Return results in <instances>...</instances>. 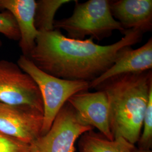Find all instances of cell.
<instances>
[{"mask_svg": "<svg viewBox=\"0 0 152 152\" xmlns=\"http://www.w3.org/2000/svg\"><path fill=\"white\" fill-rule=\"evenodd\" d=\"M142 34L137 29H127L120 41L102 46L91 37L82 40L68 38L59 29L41 31L27 57L51 76L90 82L113 64L122 49L140 42Z\"/></svg>", "mask_w": 152, "mask_h": 152, "instance_id": "cell-1", "label": "cell"}, {"mask_svg": "<svg viewBox=\"0 0 152 152\" xmlns=\"http://www.w3.org/2000/svg\"><path fill=\"white\" fill-rule=\"evenodd\" d=\"M95 89L103 90L107 95L109 127L113 139L121 137L135 145L141 136L152 92V70L115 76Z\"/></svg>", "mask_w": 152, "mask_h": 152, "instance_id": "cell-2", "label": "cell"}, {"mask_svg": "<svg viewBox=\"0 0 152 152\" xmlns=\"http://www.w3.org/2000/svg\"><path fill=\"white\" fill-rule=\"evenodd\" d=\"M75 2L70 17L55 20L54 23V28L64 29L67 33V37L82 40L89 36L100 41L110 36L115 30L124 34L126 30L112 16L108 0Z\"/></svg>", "mask_w": 152, "mask_h": 152, "instance_id": "cell-3", "label": "cell"}, {"mask_svg": "<svg viewBox=\"0 0 152 152\" xmlns=\"http://www.w3.org/2000/svg\"><path fill=\"white\" fill-rule=\"evenodd\" d=\"M16 64L31 76L41 92L44 105L41 135L49 131L60 109L72 96L78 92L87 91L90 88V82L66 80L50 75L39 69L24 55L19 57Z\"/></svg>", "mask_w": 152, "mask_h": 152, "instance_id": "cell-4", "label": "cell"}, {"mask_svg": "<svg viewBox=\"0 0 152 152\" xmlns=\"http://www.w3.org/2000/svg\"><path fill=\"white\" fill-rule=\"evenodd\" d=\"M94 130L79 121L68 102L60 109L49 131L30 144V152H76L75 142L82 135Z\"/></svg>", "mask_w": 152, "mask_h": 152, "instance_id": "cell-5", "label": "cell"}, {"mask_svg": "<svg viewBox=\"0 0 152 152\" xmlns=\"http://www.w3.org/2000/svg\"><path fill=\"white\" fill-rule=\"evenodd\" d=\"M0 102L29 105L44 112L42 98L37 84L12 61L0 60Z\"/></svg>", "mask_w": 152, "mask_h": 152, "instance_id": "cell-6", "label": "cell"}, {"mask_svg": "<svg viewBox=\"0 0 152 152\" xmlns=\"http://www.w3.org/2000/svg\"><path fill=\"white\" fill-rule=\"evenodd\" d=\"M44 112L25 105L0 102V132L31 144L41 135Z\"/></svg>", "mask_w": 152, "mask_h": 152, "instance_id": "cell-7", "label": "cell"}, {"mask_svg": "<svg viewBox=\"0 0 152 152\" xmlns=\"http://www.w3.org/2000/svg\"><path fill=\"white\" fill-rule=\"evenodd\" d=\"M67 102L75 110L82 124L96 128L107 139L114 140L109 127L108 100L104 91L78 92L72 96Z\"/></svg>", "mask_w": 152, "mask_h": 152, "instance_id": "cell-8", "label": "cell"}, {"mask_svg": "<svg viewBox=\"0 0 152 152\" xmlns=\"http://www.w3.org/2000/svg\"><path fill=\"white\" fill-rule=\"evenodd\" d=\"M152 38L137 49L126 46L107 71L90 82V88H95L103 82L115 76L139 73L152 70Z\"/></svg>", "mask_w": 152, "mask_h": 152, "instance_id": "cell-9", "label": "cell"}, {"mask_svg": "<svg viewBox=\"0 0 152 152\" xmlns=\"http://www.w3.org/2000/svg\"><path fill=\"white\" fill-rule=\"evenodd\" d=\"M36 6L34 0H0V10L10 12L16 21L20 35L19 46L27 57L34 48L39 33L34 23Z\"/></svg>", "mask_w": 152, "mask_h": 152, "instance_id": "cell-10", "label": "cell"}, {"mask_svg": "<svg viewBox=\"0 0 152 152\" xmlns=\"http://www.w3.org/2000/svg\"><path fill=\"white\" fill-rule=\"evenodd\" d=\"M109 6L112 16L125 30L152 31V0L109 1Z\"/></svg>", "mask_w": 152, "mask_h": 152, "instance_id": "cell-11", "label": "cell"}, {"mask_svg": "<svg viewBox=\"0 0 152 152\" xmlns=\"http://www.w3.org/2000/svg\"><path fill=\"white\" fill-rule=\"evenodd\" d=\"M135 147L123 137L110 140L93 130L83 133L78 141L80 152H132Z\"/></svg>", "mask_w": 152, "mask_h": 152, "instance_id": "cell-12", "label": "cell"}, {"mask_svg": "<svg viewBox=\"0 0 152 152\" xmlns=\"http://www.w3.org/2000/svg\"><path fill=\"white\" fill-rule=\"evenodd\" d=\"M35 27L39 32L51 31L54 29V23L56 12L61 6L72 1L69 0H40L36 1Z\"/></svg>", "mask_w": 152, "mask_h": 152, "instance_id": "cell-13", "label": "cell"}, {"mask_svg": "<svg viewBox=\"0 0 152 152\" xmlns=\"http://www.w3.org/2000/svg\"><path fill=\"white\" fill-rule=\"evenodd\" d=\"M143 132L139 138L138 148L151 150L152 147V92L151 93L143 121Z\"/></svg>", "mask_w": 152, "mask_h": 152, "instance_id": "cell-14", "label": "cell"}, {"mask_svg": "<svg viewBox=\"0 0 152 152\" xmlns=\"http://www.w3.org/2000/svg\"><path fill=\"white\" fill-rule=\"evenodd\" d=\"M0 33L6 38L19 41L20 35L16 21L10 12L2 11L0 12Z\"/></svg>", "mask_w": 152, "mask_h": 152, "instance_id": "cell-15", "label": "cell"}, {"mask_svg": "<svg viewBox=\"0 0 152 152\" xmlns=\"http://www.w3.org/2000/svg\"><path fill=\"white\" fill-rule=\"evenodd\" d=\"M31 145L0 132V152H30Z\"/></svg>", "mask_w": 152, "mask_h": 152, "instance_id": "cell-16", "label": "cell"}, {"mask_svg": "<svg viewBox=\"0 0 152 152\" xmlns=\"http://www.w3.org/2000/svg\"><path fill=\"white\" fill-rule=\"evenodd\" d=\"M132 152H152L151 150H145V149H141L137 147H135Z\"/></svg>", "mask_w": 152, "mask_h": 152, "instance_id": "cell-17", "label": "cell"}, {"mask_svg": "<svg viewBox=\"0 0 152 152\" xmlns=\"http://www.w3.org/2000/svg\"><path fill=\"white\" fill-rule=\"evenodd\" d=\"M2 41L0 40V48L2 46Z\"/></svg>", "mask_w": 152, "mask_h": 152, "instance_id": "cell-18", "label": "cell"}]
</instances>
